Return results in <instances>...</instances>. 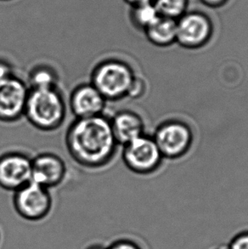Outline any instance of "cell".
Returning <instances> with one entry per match:
<instances>
[{
  "mask_svg": "<svg viewBox=\"0 0 248 249\" xmlns=\"http://www.w3.org/2000/svg\"><path fill=\"white\" fill-rule=\"evenodd\" d=\"M66 143L72 159L87 168L105 165L118 147L111 120L103 115L77 118L67 130Z\"/></svg>",
  "mask_w": 248,
  "mask_h": 249,
  "instance_id": "cell-1",
  "label": "cell"
},
{
  "mask_svg": "<svg viewBox=\"0 0 248 249\" xmlns=\"http://www.w3.org/2000/svg\"><path fill=\"white\" fill-rule=\"evenodd\" d=\"M24 116L36 128L51 131L63 124L67 107L55 88L31 89Z\"/></svg>",
  "mask_w": 248,
  "mask_h": 249,
  "instance_id": "cell-2",
  "label": "cell"
},
{
  "mask_svg": "<svg viewBox=\"0 0 248 249\" xmlns=\"http://www.w3.org/2000/svg\"><path fill=\"white\" fill-rule=\"evenodd\" d=\"M134 78L128 65L123 61H106L94 69L91 84L106 100L116 101L126 96Z\"/></svg>",
  "mask_w": 248,
  "mask_h": 249,
  "instance_id": "cell-3",
  "label": "cell"
},
{
  "mask_svg": "<svg viewBox=\"0 0 248 249\" xmlns=\"http://www.w3.org/2000/svg\"><path fill=\"white\" fill-rule=\"evenodd\" d=\"M122 157L127 168L138 175H147L156 171L162 159L154 139L141 135L123 145Z\"/></svg>",
  "mask_w": 248,
  "mask_h": 249,
  "instance_id": "cell-4",
  "label": "cell"
},
{
  "mask_svg": "<svg viewBox=\"0 0 248 249\" xmlns=\"http://www.w3.org/2000/svg\"><path fill=\"white\" fill-rule=\"evenodd\" d=\"M12 203L21 218L38 221L50 213L53 200L47 188L31 181L14 192Z\"/></svg>",
  "mask_w": 248,
  "mask_h": 249,
  "instance_id": "cell-5",
  "label": "cell"
},
{
  "mask_svg": "<svg viewBox=\"0 0 248 249\" xmlns=\"http://www.w3.org/2000/svg\"><path fill=\"white\" fill-rule=\"evenodd\" d=\"M154 139L162 158H181L191 148L193 135L186 124L178 120H169L158 126Z\"/></svg>",
  "mask_w": 248,
  "mask_h": 249,
  "instance_id": "cell-6",
  "label": "cell"
},
{
  "mask_svg": "<svg viewBox=\"0 0 248 249\" xmlns=\"http://www.w3.org/2000/svg\"><path fill=\"white\" fill-rule=\"evenodd\" d=\"M213 24L206 15L185 13L177 20L176 42L187 49L204 46L211 39Z\"/></svg>",
  "mask_w": 248,
  "mask_h": 249,
  "instance_id": "cell-7",
  "label": "cell"
},
{
  "mask_svg": "<svg viewBox=\"0 0 248 249\" xmlns=\"http://www.w3.org/2000/svg\"><path fill=\"white\" fill-rule=\"evenodd\" d=\"M29 90L27 84L15 76L0 81L1 121H15L23 116Z\"/></svg>",
  "mask_w": 248,
  "mask_h": 249,
  "instance_id": "cell-8",
  "label": "cell"
},
{
  "mask_svg": "<svg viewBox=\"0 0 248 249\" xmlns=\"http://www.w3.org/2000/svg\"><path fill=\"white\" fill-rule=\"evenodd\" d=\"M33 160L17 152L0 158V186L15 192L32 180Z\"/></svg>",
  "mask_w": 248,
  "mask_h": 249,
  "instance_id": "cell-9",
  "label": "cell"
},
{
  "mask_svg": "<svg viewBox=\"0 0 248 249\" xmlns=\"http://www.w3.org/2000/svg\"><path fill=\"white\" fill-rule=\"evenodd\" d=\"M66 171V165L61 158L44 153L33 159L31 181L45 188H54L62 182Z\"/></svg>",
  "mask_w": 248,
  "mask_h": 249,
  "instance_id": "cell-10",
  "label": "cell"
},
{
  "mask_svg": "<svg viewBox=\"0 0 248 249\" xmlns=\"http://www.w3.org/2000/svg\"><path fill=\"white\" fill-rule=\"evenodd\" d=\"M105 106L106 99L92 84L78 86L71 95V113L76 119L101 115Z\"/></svg>",
  "mask_w": 248,
  "mask_h": 249,
  "instance_id": "cell-11",
  "label": "cell"
},
{
  "mask_svg": "<svg viewBox=\"0 0 248 249\" xmlns=\"http://www.w3.org/2000/svg\"><path fill=\"white\" fill-rule=\"evenodd\" d=\"M111 124L118 145H127L141 135H145L144 120L134 111H119L111 118Z\"/></svg>",
  "mask_w": 248,
  "mask_h": 249,
  "instance_id": "cell-12",
  "label": "cell"
},
{
  "mask_svg": "<svg viewBox=\"0 0 248 249\" xmlns=\"http://www.w3.org/2000/svg\"><path fill=\"white\" fill-rule=\"evenodd\" d=\"M144 33L146 39L155 46H169L176 42L177 20L160 17Z\"/></svg>",
  "mask_w": 248,
  "mask_h": 249,
  "instance_id": "cell-13",
  "label": "cell"
},
{
  "mask_svg": "<svg viewBox=\"0 0 248 249\" xmlns=\"http://www.w3.org/2000/svg\"><path fill=\"white\" fill-rule=\"evenodd\" d=\"M130 17L134 26L144 32L147 27L158 20L160 16L153 3H145L132 5Z\"/></svg>",
  "mask_w": 248,
  "mask_h": 249,
  "instance_id": "cell-14",
  "label": "cell"
},
{
  "mask_svg": "<svg viewBox=\"0 0 248 249\" xmlns=\"http://www.w3.org/2000/svg\"><path fill=\"white\" fill-rule=\"evenodd\" d=\"M56 75L51 68L48 67H37L31 71L27 86L29 89H49L55 87Z\"/></svg>",
  "mask_w": 248,
  "mask_h": 249,
  "instance_id": "cell-15",
  "label": "cell"
},
{
  "mask_svg": "<svg viewBox=\"0 0 248 249\" xmlns=\"http://www.w3.org/2000/svg\"><path fill=\"white\" fill-rule=\"evenodd\" d=\"M160 17L178 20L185 14L188 0H153Z\"/></svg>",
  "mask_w": 248,
  "mask_h": 249,
  "instance_id": "cell-16",
  "label": "cell"
},
{
  "mask_svg": "<svg viewBox=\"0 0 248 249\" xmlns=\"http://www.w3.org/2000/svg\"><path fill=\"white\" fill-rule=\"evenodd\" d=\"M226 248L227 249H248V230L235 234Z\"/></svg>",
  "mask_w": 248,
  "mask_h": 249,
  "instance_id": "cell-17",
  "label": "cell"
},
{
  "mask_svg": "<svg viewBox=\"0 0 248 249\" xmlns=\"http://www.w3.org/2000/svg\"><path fill=\"white\" fill-rule=\"evenodd\" d=\"M107 249H142L136 243L128 241V240H122L113 243Z\"/></svg>",
  "mask_w": 248,
  "mask_h": 249,
  "instance_id": "cell-18",
  "label": "cell"
},
{
  "mask_svg": "<svg viewBox=\"0 0 248 249\" xmlns=\"http://www.w3.org/2000/svg\"><path fill=\"white\" fill-rule=\"evenodd\" d=\"M13 75V69L10 64H8L6 61L0 60V81H2L5 78H10Z\"/></svg>",
  "mask_w": 248,
  "mask_h": 249,
  "instance_id": "cell-19",
  "label": "cell"
},
{
  "mask_svg": "<svg viewBox=\"0 0 248 249\" xmlns=\"http://www.w3.org/2000/svg\"><path fill=\"white\" fill-rule=\"evenodd\" d=\"M202 1L209 6L218 7L223 5L227 0H202Z\"/></svg>",
  "mask_w": 248,
  "mask_h": 249,
  "instance_id": "cell-20",
  "label": "cell"
},
{
  "mask_svg": "<svg viewBox=\"0 0 248 249\" xmlns=\"http://www.w3.org/2000/svg\"><path fill=\"white\" fill-rule=\"evenodd\" d=\"M127 3H130L131 5H138L141 3H152L153 0H125Z\"/></svg>",
  "mask_w": 248,
  "mask_h": 249,
  "instance_id": "cell-21",
  "label": "cell"
},
{
  "mask_svg": "<svg viewBox=\"0 0 248 249\" xmlns=\"http://www.w3.org/2000/svg\"><path fill=\"white\" fill-rule=\"evenodd\" d=\"M87 249H105L103 248H101L100 246H91L89 248H88Z\"/></svg>",
  "mask_w": 248,
  "mask_h": 249,
  "instance_id": "cell-22",
  "label": "cell"
},
{
  "mask_svg": "<svg viewBox=\"0 0 248 249\" xmlns=\"http://www.w3.org/2000/svg\"><path fill=\"white\" fill-rule=\"evenodd\" d=\"M227 249V248H226V246H225V247H219V248H218V249Z\"/></svg>",
  "mask_w": 248,
  "mask_h": 249,
  "instance_id": "cell-23",
  "label": "cell"
}]
</instances>
